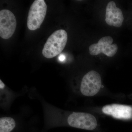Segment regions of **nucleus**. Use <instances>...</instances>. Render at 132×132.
Here are the masks:
<instances>
[{
    "label": "nucleus",
    "instance_id": "423d86ee",
    "mask_svg": "<svg viewBox=\"0 0 132 132\" xmlns=\"http://www.w3.org/2000/svg\"><path fill=\"white\" fill-rule=\"evenodd\" d=\"M113 40L111 36L103 37L100 39L97 43L90 45L89 52L92 55H96L103 53L106 56L112 57L115 55L118 50V45L112 44Z\"/></svg>",
    "mask_w": 132,
    "mask_h": 132
},
{
    "label": "nucleus",
    "instance_id": "9d476101",
    "mask_svg": "<svg viewBox=\"0 0 132 132\" xmlns=\"http://www.w3.org/2000/svg\"><path fill=\"white\" fill-rule=\"evenodd\" d=\"M5 85L1 80H0V88L1 89H3V88H5Z\"/></svg>",
    "mask_w": 132,
    "mask_h": 132
},
{
    "label": "nucleus",
    "instance_id": "f257e3e1",
    "mask_svg": "<svg viewBox=\"0 0 132 132\" xmlns=\"http://www.w3.org/2000/svg\"><path fill=\"white\" fill-rule=\"evenodd\" d=\"M68 40L67 32L63 29L55 31L44 45L42 54L45 58L52 59L60 54L65 48Z\"/></svg>",
    "mask_w": 132,
    "mask_h": 132
},
{
    "label": "nucleus",
    "instance_id": "39448f33",
    "mask_svg": "<svg viewBox=\"0 0 132 132\" xmlns=\"http://www.w3.org/2000/svg\"><path fill=\"white\" fill-rule=\"evenodd\" d=\"M16 26L14 15L8 10L0 11V36L2 39H7L13 35Z\"/></svg>",
    "mask_w": 132,
    "mask_h": 132
},
{
    "label": "nucleus",
    "instance_id": "1a4fd4ad",
    "mask_svg": "<svg viewBox=\"0 0 132 132\" xmlns=\"http://www.w3.org/2000/svg\"><path fill=\"white\" fill-rule=\"evenodd\" d=\"M16 123L13 119L4 117L0 119V132H10L14 129Z\"/></svg>",
    "mask_w": 132,
    "mask_h": 132
},
{
    "label": "nucleus",
    "instance_id": "0eeeda50",
    "mask_svg": "<svg viewBox=\"0 0 132 132\" xmlns=\"http://www.w3.org/2000/svg\"><path fill=\"white\" fill-rule=\"evenodd\" d=\"M102 112L119 119H129L132 118V107L126 105L112 104L104 106Z\"/></svg>",
    "mask_w": 132,
    "mask_h": 132
},
{
    "label": "nucleus",
    "instance_id": "20e7f679",
    "mask_svg": "<svg viewBox=\"0 0 132 132\" xmlns=\"http://www.w3.org/2000/svg\"><path fill=\"white\" fill-rule=\"evenodd\" d=\"M101 86V78L100 74L95 71H90L82 78L80 92L85 96L92 97L98 93Z\"/></svg>",
    "mask_w": 132,
    "mask_h": 132
},
{
    "label": "nucleus",
    "instance_id": "7ed1b4c3",
    "mask_svg": "<svg viewBox=\"0 0 132 132\" xmlns=\"http://www.w3.org/2000/svg\"><path fill=\"white\" fill-rule=\"evenodd\" d=\"M68 123L72 127L90 130H94L97 126V121L94 116L87 113L74 112L67 119Z\"/></svg>",
    "mask_w": 132,
    "mask_h": 132
},
{
    "label": "nucleus",
    "instance_id": "f03ea898",
    "mask_svg": "<svg viewBox=\"0 0 132 132\" xmlns=\"http://www.w3.org/2000/svg\"><path fill=\"white\" fill-rule=\"evenodd\" d=\"M47 6L44 0H35L31 5L28 16L27 25L31 31L40 27L45 19Z\"/></svg>",
    "mask_w": 132,
    "mask_h": 132
},
{
    "label": "nucleus",
    "instance_id": "6e6552de",
    "mask_svg": "<svg viewBox=\"0 0 132 132\" xmlns=\"http://www.w3.org/2000/svg\"><path fill=\"white\" fill-rule=\"evenodd\" d=\"M105 21L110 26L120 27L122 26L123 16L122 11L116 6L115 3L110 2L107 5L106 9Z\"/></svg>",
    "mask_w": 132,
    "mask_h": 132
}]
</instances>
